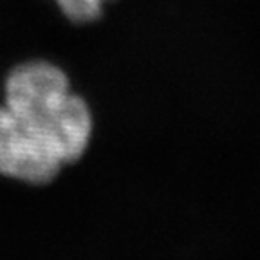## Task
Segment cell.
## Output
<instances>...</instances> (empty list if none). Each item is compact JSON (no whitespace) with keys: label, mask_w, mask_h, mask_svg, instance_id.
<instances>
[{"label":"cell","mask_w":260,"mask_h":260,"mask_svg":"<svg viewBox=\"0 0 260 260\" xmlns=\"http://www.w3.org/2000/svg\"><path fill=\"white\" fill-rule=\"evenodd\" d=\"M92 134L87 103L47 61L16 67L0 105V174L44 184L81 157Z\"/></svg>","instance_id":"obj_1"},{"label":"cell","mask_w":260,"mask_h":260,"mask_svg":"<svg viewBox=\"0 0 260 260\" xmlns=\"http://www.w3.org/2000/svg\"><path fill=\"white\" fill-rule=\"evenodd\" d=\"M61 11L73 22H90L102 15L107 0H56Z\"/></svg>","instance_id":"obj_2"}]
</instances>
